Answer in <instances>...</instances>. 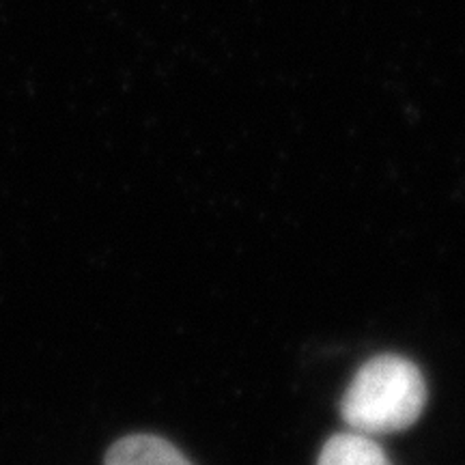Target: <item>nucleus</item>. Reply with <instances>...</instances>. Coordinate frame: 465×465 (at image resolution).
Listing matches in <instances>:
<instances>
[{
	"mask_svg": "<svg viewBox=\"0 0 465 465\" xmlns=\"http://www.w3.org/2000/svg\"><path fill=\"white\" fill-rule=\"evenodd\" d=\"M424 405L427 383L420 369L411 360L383 353L360 366L341 401V414L351 431L375 438L410 429Z\"/></svg>",
	"mask_w": 465,
	"mask_h": 465,
	"instance_id": "1",
	"label": "nucleus"
},
{
	"mask_svg": "<svg viewBox=\"0 0 465 465\" xmlns=\"http://www.w3.org/2000/svg\"><path fill=\"white\" fill-rule=\"evenodd\" d=\"M104 465H192L171 441L158 435H127L114 441Z\"/></svg>",
	"mask_w": 465,
	"mask_h": 465,
	"instance_id": "2",
	"label": "nucleus"
},
{
	"mask_svg": "<svg viewBox=\"0 0 465 465\" xmlns=\"http://www.w3.org/2000/svg\"><path fill=\"white\" fill-rule=\"evenodd\" d=\"M317 465H392V461L371 435L347 431L325 441Z\"/></svg>",
	"mask_w": 465,
	"mask_h": 465,
	"instance_id": "3",
	"label": "nucleus"
}]
</instances>
